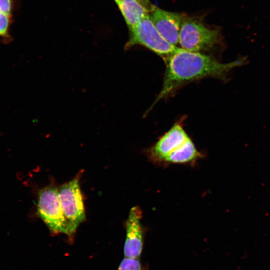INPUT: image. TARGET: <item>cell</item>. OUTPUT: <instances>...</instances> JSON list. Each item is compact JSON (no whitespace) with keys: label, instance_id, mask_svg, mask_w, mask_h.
I'll use <instances>...</instances> for the list:
<instances>
[{"label":"cell","instance_id":"cell-1","mask_svg":"<svg viewBox=\"0 0 270 270\" xmlns=\"http://www.w3.org/2000/svg\"><path fill=\"white\" fill-rule=\"evenodd\" d=\"M166 62L163 84L154 104L186 82L206 77H222L231 69L242 64V60L222 64L199 52L178 48Z\"/></svg>","mask_w":270,"mask_h":270},{"label":"cell","instance_id":"cell-2","mask_svg":"<svg viewBox=\"0 0 270 270\" xmlns=\"http://www.w3.org/2000/svg\"><path fill=\"white\" fill-rule=\"evenodd\" d=\"M130 30V38L124 47L126 50L136 44H140L161 56L166 60L178 48L160 34L150 20V15L143 18Z\"/></svg>","mask_w":270,"mask_h":270},{"label":"cell","instance_id":"cell-3","mask_svg":"<svg viewBox=\"0 0 270 270\" xmlns=\"http://www.w3.org/2000/svg\"><path fill=\"white\" fill-rule=\"evenodd\" d=\"M58 196L66 222L67 235H72L85 219L84 201L78 177L58 188Z\"/></svg>","mask_w":270,"mask_h":270},{"label":"cell","instance_id":"cell-4","mask_svg":"<svg viewBox=\"0 0 270 270\" xmlns=\"http://www.w3.org/2000/svg\"><path fill=\"white\" fill-rule=\"evenodd\" d=\"M218 42V30L207 28L193 18H182L179 38L182 48L198 52L210 49Z\"/></svg>","mask_w":270,"mask_h":270},{"label":"cell","instance_id":"cell-5","mask_svg":"<svg viewBox=\"0 0 270 270\" xmlns=\"http://www.w3.org/2000/svg\"><path fill=\"white\" fill-rule=\"evenodd\" d=\"M38 212L52 232L68 234L58 188L49 186L38 192Z\"/></svg>","mask_w":270,"mask_h":270},{"label":"cell","instance_id":"cell-6","mask_svg":"<svg viewBox=\"0 0 270 270\" xmlns=\"http://www.w3.org/2000/svg\"><path fill=\"white\" fill-rule=\"evenodd\" d=\"M142 211L138 206L132 208L126 222V238L124 253L125 257L138 258L143 247V232L140 222Z\"/></svg>","mask_w":270,"mask_h":270},{"label":"cell","instance_id":"cell-7","mask_svg":"<svg viewBox=\"0 0 270 270\" xmlns=\"http://www.w3.org/2000/svg\"><path fill=\"white\" fill-rule=\"evenodd\" d=\"M150 17L158 32L166 40L175 46L179 42L183 18L182 14L154 6Z\"/></svg>","mask_w":270,"mask_h":270},{"label":"cell","instance_id":"cell-8","mask_svg":"<svg viewBox=\"0 0 270 270\" xmlns=\"http://www.w3.org/2000/svg\"><path fill=\"white\" fill-rule=\"evenodd\" d=\"M189 138L182 124H176L159 139L152 148V153L156 158L164 160Z\"/></svg>","mask_w":270,"mask_h":270},{"label":"cell","instance_id":"cell-9","mask_svg":"<svg viewBox=\"0 0 270 270\" xmlns=\"http://www.w3.org/2000/svg\"><path fill=\"white\" fill-rule=\"evenodd\" d=\"M116 2L130 30L149 15L150 12L136 0H120Z\"/></svg>","mask_w":270,"mask_h":270},{"label":"cell","instance_id":"cell-10","mask_svg":"<svg viewBox=\"0 0 270 270\" xmlns=\"http://www.w3.org/2000/svg\"><path fill=\"white\" fill-rule=\"evenodd\" d=\"M200 156L190 138L181 146L171 153L164 160L173 163H184L190 162Z\"/></svg>","mask_w":270,"mask_h":270},{"label":"cell","instance_id":"cell-11","mask_svg":"<svg viewBox=\"0 0 270 270\" xmlns=\"http://www.w3.org/2000/svg\"><path fill=\"white\" fill-rule=\"evenodd\" d=\"M118 270H142V266L138 258L125 257L121 262Z\"/></svg>","mask_w":270,"mask_h":270},{"label":"cell","instance_id":"cell-12","mask_svg":"<svg viewBox=\"0 0 270 270\" xmlns=\"http://www.w3.org/2000/svg\"><path fill=\"white\" fill-rule=\"evenodd\" d=\"M12 0H0V12L11 16Z\"/></svg>","mask_w":270,"mask_h":270},{"label":"cell","instance_id":"cell-13","mask_svg":"<svg viewBox=\"0 0 270 270\" xmlns=\"http://www.w3.org/2000/svg\"><path fill=\"white\" fill-rule=\"evenodd\" d=\"M145 8H146L150 12L154 8V6L151 4L149 0H136Z\"/></svg>","mask_w":270,"mask_h":270},{"label":"cell","instance_id":"cell-14","mask_svg":"<svg viewBox=\"0 0 270 270\" xmlns=\"http://www.w3.org/2000/svg\"><path fill=\"white\" fill-rule=\"evenodd\" d=\"M118 0H114V1H115L116 2L118 1Z\"/></svg>","mask_w":270,"mask_h":270},{"label":"cell","instance_id":"cell-15","mask_svg":"<svg viewBox=\"0 0 270 270\" xmlns=\"http://www.w3.org/2000/svg\"></svg>","mask_w":270,"mask_h":270}]
</instances>
